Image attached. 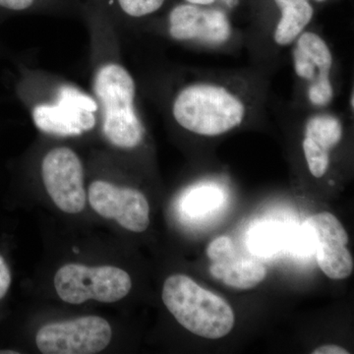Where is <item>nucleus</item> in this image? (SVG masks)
Returning <instances> with one entry per match:
<instances>
[{
  "label": "nucleus",
  "instance_id": "nucleus-15",
  "mask_svg": "<svg viewBox=\"0 0 354 354\" xmlns=\"http://www.w3.org/2000/svg\"><path fill=\"white\" fill-rule=\"evenodd\" d=\"M302 148H304L305 160L312 176L317 178L325 176L329 169L330 152L324 150L307 137H304Z\"/></svg>",
  "mask_w": 354,
  "mask_h": 354
},
{
  "label": "nucleus",
  "instance_id": "nucleus-14",
  "mask_svg": "<svg viewBox=\"0 0 354 354\" xmlns=\"http://www.w3.org/2000/svg\"><path fill=\"white\" fill-rule=\"evenodd\" d=\"M342 136L344 127L342 121L333 114H315L305 124L304 137L311 139L328 152L339 145Z\"/></svg>",
  "mask_w": 354,
  "mask_h": 354
},
{
  "label": "nucleus",
  "instance_id": "nucleus-2",
  "mask_svg": "<svg viewBox=\"0 0 354 354\" xmlns=\"http://www.w3.org/2000/svg\"><path fill=\"white\" fill-rule=\"evenodd\" d=\"M162 298L177 322L192 334L218 339L234 329V312L227 300L185 274L165 279Z\"/></svg>",
  "mask_w": 354,
  "mask_h": 354
},
{
  "label": "nucleus",
  "instance_id": "nucleus-10",
  "mask_svg": "<svg viewBox=\"0 0 354 354\" xmlns=\"http://www.w3.org/2000/svg\"><path fill=\"white\" fill-rule=\"evenodd\" d=\"M169 32L176 41L218 46L232 38V27L227 14L221 9L186 2L174 6L169 12Z\"/></svg>",
  "mask_w": 354,
  "mask_h": 354
},
{
  "label": "nucleus",
  "instance_id": "nucleus-8",
  "mask_svg": "<svg viewBox=\"0 0 354 354\" xmlns=\"http://www.w3.org/2000/svg\"><path fill=\"white\" fill-rule=\"evenodd\" d=\"M292 50L295 74L308 83L307 97L316 106H326L335 97L330 79L334 57L322 37L314 32H304L295 41Z\"/></svg>",
  "mask_w": 354,
  "mask_h": 354
},
{
  "label": "nucleus",
  "instance_id": "nucleus-25",
  "mask_svg": "<svg viewBox=\"0 0 354 354\" xmlns=\"http://www.w3.org/2000/svg\"><path fill=\"white\" fill-rule=\"evenodd\" d=\"M315 1H317V2H324V1H327V0H315Z\"/></svg>",
  "mask_w": 354,
  "mask_h": 354
},
{
  "label": "nucleus",
  "instance_id": "nucleus-13",
  "mask_svg": "<svg viewBox=\"0 0 354 354\" xmlns=\"http://www.w3.org/2000/svg\"><path fill=\"white\" fill-rule=\"evenodd\" d=\"M281 18L274 32V43L279 46L295 44L313 19L314 9L309 0H274Z\"/></svg>",
  "mask_w": 354,
  "mask_h": 354
},
{
  "label": "nucleus",
  "instance_id": "nucleus-11",
  "mask_svg": "<svg viewBox=\"0 0 354 354\" xmlns=\"http://www.w3.org/2000/svg\"><path fill=\"white\" fill-rule=\"evenodd\" d=\"M306 225L315 237L316 259L328 278L344 279L353 274L354 262L346 245L348 235L341 221L328 212L310 216Z\"/></svg>",
  "mask_w": 354,
  "mask_h": 354
},
{
  "label": "nucleus",
  "instance_id": "nucleus-7",
  "mask_svg": "<svg viewBox=\"0 0 354 354\" xmlns=\"http://www.w3.org/2000/svg\"><path fill=\"white\" fill-rule=\"evenodd\" d=\"M44 187L58 209L78 214L86 206L82 162L67 147L53 149L41 162Z\"/></svg>",
  "mask_w": 354,
  "mask_h": 354
},
{
  "label": "nucleus",
  "instance_id": "nucleus-17",
  "mask_svg": "<svg viewBox=\"0 0 354 354\" xmlns=\"http://www.w3.org/2000/svg\"><path fill=\"white\" fill-rule=\"evenodd\" d=\"M207 255L212 263L223 262V261L232 259L237 256L236 248L230 237L223 235V236L214 239L209 244L208 248H207Z\"/></svg>",
  "mask_w": 354,
  "mask_h": 354
},
{
  "label": "nucleus",
  "instance_id": "nucleus-22",
  "mask_svg": "<svg viewBox=\"0 0 354 354\" xmlns=\"http://www.w3.org/2000/svg\"><path fill=\"white\" fill-rule=\"evenodd\" d=\"M187 3L195 4V6H209L212 4L216 3L218 0H185ZM225 2L228 6H232L234 0H221Z\"/></svg>",
  "mask_w": 354,
  "mask_h": 354
},
{
  "label": "nucleus",
  "instance_id": "nucleus-4",
  "mask_svg": "<svg viewBox=\"0 0 354 354\" xmlns=\"http://www.w3.org/2000/svg\"><path fill=\"white\" fill-rule=\"evenodd\" d=\"M55 288L66 304H82L88 300L113 304L128 295L132 281L127 272L113 266L67 264L55 274Z\"/></svg>",
  "mask_w": 354,
  "mask_h": 354
},
{
  "label": "nucleus",
  "instance_id": "nucleus-3",
  "mask_svg": "<svg viewBox=\"0 0 354 354\" xmlns=\"http://www.w3.org/2000/svg\"><path fill=\"white\" fill-rule=\"evenodd\" d=\"M94 90L102 108L104 137L118 148L139 146L145 127L135 108L136 85L131 74L118 64L104 65L95 73Z\"/></svg>",
  "mask_w": 354,
  "mask_h": 354
},
{
  "label": "nucleus",
  "instance_id": "nucleus-6",
  "mask_svg": "<svg viewBox=\"0 0 354 354\" xmlns=\"http://www.w3.org/2000/svg\"><path fill=\"white\" fill-rule=\"evenodd\" d=\"M99 104L73 86H62L53 104L32 109V120L41 131L58 136H78L95 125Z\"/></svg>",
  "mask_w": 354,
  "mask_h": 354
},
{
  "label": "nucleus",
  "instance_id": "nucleus-20",
  "mask_svg": "<svg viewBox=\"0 0 354 354\" xmlns=\"http://www.w3.org/2000/svg\"><path fill=\"white\" fill-rule=\"evenodd\" d=\"M216 195L211 192H203L202 194L196 195V199L191 203V207L194 208L195 212L206 211V208L209 207V204H214Z\"/></svg>",
  "mask_w": 354,
  "mask_h": 354
},
{
  "label": "nucleus",
  "instance_id": "nucleus-24",
  "mask_svg": "<svg viewBox=\"0 0 354 354\" xmlns=\"http://www.w3.org/2000/svg\"><path fill=\"white\" fill-rule=\"evenodd\" d=\"M351 108L353 109V94L351 95Z\"/></svg>",
  "mask_w": 354,
  "mask_h": 354
},
{
  "label": "nucleus",
  "instance_id": "nucleus-23",
  "mask_svg": "<svg viewBox=\"0 0 354 354\" xmlns=\"http://www.w3.org/2000/svg\"><path fill=\"white\" fill-rule=\"evenodd\" d=\"M0 353L17 354V351H0Z\"/></svg>",
  "mask_w": 354,
  "mask_h": 354
},
{
  "label": "nucleus",
  "instance_id": "nucleus-18",
  "mask_svg": "<svg viewBox=\"0 0 354 354\" xmlns=\"http://www.w3.org/2000/svg\"><path fill=\"white\" fill-rule=\"evenodd\" d=\"M11 285V274L6 260L0 256V299H2Z\"/></svg>",
  "mask_w": 354,
  "mask_h": 354
},
{
  "label": "nucleus",
  "instance_id": "nucleus-21",
  "mask_svg": "<svg viewBox=\"0 0 354 354\" xmlns=\"http://www.w3.org/2000/svg\"><path fill=\"white\" fill-rule=\"evenodd\" d=\"M313 354H349V351L337 344H325L316 348Z\"/></svg>",
  "mask_w": 354,
  "mask_h": 354
},
{
  "label": "nucleus",
  "instance_id": "nucleus-19",
  "mask_svg": "<svg viewBox=\"0 0 354 354\" xmlns=\"http://www.w3.org/2000/svg\"><path fill=\"white\" fill-rule=\"evenodd\" d=\"M38 0H0V7L13 11H24L36 6Z\"/></svg>",
  "mask_w": 354,
  "mask_h": 354
},
{
  "label": "nucleus",
  "instance_id": "nucleus-1",
  "mask_svg": "<svg viewBox=\"0 0 354 354\" xmlns=\"http://www.w3.org/2000/svg\"><path fill=\"white\" fill-rule=\"evenodd\" d=\"M248 106L241 95L218 83L197 82L179 91L172 115L179 127L200 136H220L245 120Z\"/></svg>",
  "mask_w": 354,
  "mask_h": 354
},
{
  "label": "nucleus",
  "instance_id": "nucleus-5",
  "mask_svg": "<svg viewBox=\"0 0 354 354\" xmlns=\"http://www.w3.org/2000/svg\"><path fill=\"white\" fill-rule=\"evenodd\" d=\"M111 337L106 319L84 316L44 325L37 333L36 344L44 354H95L108 348Z\"/></svg>",
  "mask_w": 354,
  "mask_h": 354
},
{
  "label": "nucleus",
  "instance_id": "nucleus-12",
  "mask_svg": "<svg viewBox=\"0 0 354 354\" xmlns=\"http://www.w3.org/2000/svg\"><path fill=\"white\" fill-rule=\"evenodd\" d=\"M209 274L223 285L234 290H246L256 288L264 281L267 269L256 261L239 258L223 262H213L209 268Z\"/></svg>",
  "mask_w": 354,
  "mask_h": 354
},
{
  "label": "nucleus",
  "instance_id": "nucleus-9",
  "mask_svg": "<svg viewBox=\"0 0 354 354\" xmlns=\"http://www.w3.org/2000/svg\"><path fill=\"white\" fill-rule=\"evenodd\" d=\"M88 202L95 213L130 232H143L150 225V205L135 188L95 180L88 187Z\"/></svg>",
  "mask_w": 354,
  "mask_h": 354
},
{
  "label": "nucleus",
  "instance_id": "nucleus-16",
  "mask_svg": "<svg viewBox=\"0 0 354 354\" xmlns=\"http://www.w3.org/2000/svg\"><path fill=\"white\" fill-rule=\"evenodd\" d=\"M165 2V0H116L120 10L132 18L152 15L164 6Z\"/></svg>",
  "mask_w": 354,
  "mask_h": 354
}]
</instances>
